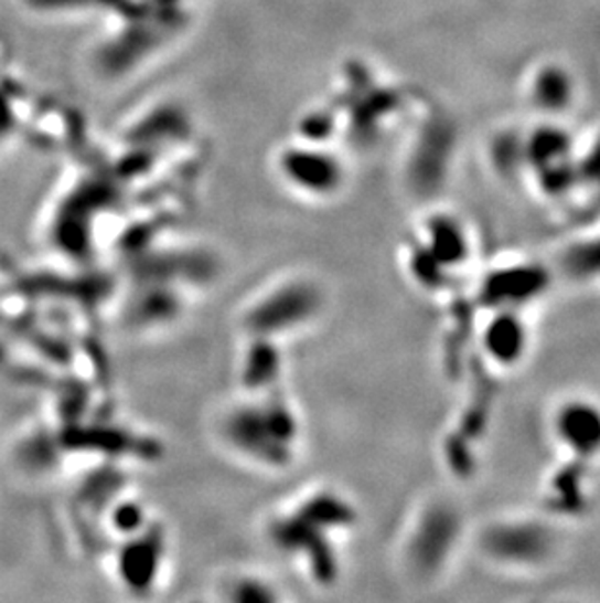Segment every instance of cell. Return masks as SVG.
Wrapping results in <instances>:
<instances>
[{"mask_svg":"<svg viewBox=\"0 0 600 603\" xmlns=\"http://www.w3.org/2000/svg\"><path fill=\"white\" fill-rule=\"evenodd\" d=\"M550 436L577 463L600 459V402L585 394L559 399L548 420Z\"/></svg>","mask_w":600,"mask_h":603,"instance_id":"6da1fadb","label":"cell"},{"mask_svg":"<svg viewBox=\"0 0 600 603\" xmlns=\"http://www.w3.org/2000/svg\"><path fill=\"white\" fill-rule=\"evenodd\" d=\"M480 343L485 360L500 369H515L533 348V328L521 309H495L485 320Z\"/></svg>","mask_w":600,"mask_h":603,"instance_id":"7a4b0ae2","label":"cell"},{"mask_svg":"<svg viewBox=\"0 0 600 603\" xmlns=\"http://www.w3.org/2000/svg\"><path fill=\"white\" fill-rule=\"evenodd\" d=\"M561 261L571 279L583 284H600V231L569 244Z\"/></svg>","mask_w":600,"mask_h":603,"instance_id":"3957f363","label":"cell"}]
</instances>
